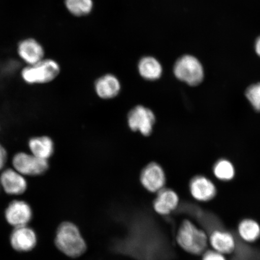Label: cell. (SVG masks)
I'll use <instances>...</instances> for the list:
<instances>
[{"label": "cell", "instance_id": "277c9868", "mask_svg": "<svg viewBox=\"0 0 260 260\" xmlns=\"http://www.w3.org/2000/svg\"><path fill=\"white\" fill-rule=\"evenodd\" d=\"M174 73L177 79L190 86L199 85L205 76L202 63L191 55H185L178 58L174 64Z\"/></svg>", "mask_w": 260, "mask_h": 260}, {"label": "cell", "instance_id": "ac0fdd59", "mask_svg": "<svg viewBox=\"0 0 260 260\" xmlns=\"http://www.w3.org/2000/svg\"><path fill=\"white\" fill-rule=\"evenodd\" d=\"M238 233L244 241L254 242L260 237V225L254 220L245 219L240 222Z\"/></svg>", "mask_w": 260, "mask_h": 260}, {"label": "cell", "instance_id": "cb8c5ba5", "mask_svg": "<svg viewBox=\"0 0 260 260\" xmlns=\"http://www.w3.org/2000/svg\"><path fill=\"white\" fill-rule=\"evenodd\" d=\"M255 48L256 54L260 57V37L256 40Z\"/></svg>", "mask_w": 260, "mask_h": 260}, {"label": "cell", "instance_id": "4fadbf2b", "mask_svg": "<svg viewBox=\"0 0 260 260\" xmlns=\"http://www.w3.org/2000/svg\"><path fill=\"white\" fill-rule=\"evenodd\" d=\"M27 146L30 153L38 158L49 160L54 154L55 143L50 136H34L28 139Z\"/></svg>", "mask_w": 260, "mask_h": 260}, {"label": "cell", "instance_id": "d4e9b609", "mask_svg": "<svg viewBox=\"0 0 260 260\" xmlns=\"http://www.w3.org/2000/svg\"><path fill=\"white\" fill-rule=\"evenodd\" d=\"M0 132H1V126H0Z\"/></svg>", "mask_w": 260, "mask_h": 260}, {"label": "cell", "instance_id": "8fae6325", "mask_svg": "<svg viewBox=\"0 0 260 260\" xmlns=\"http://www.w3.org/2000/svg\"><path fill=\"white\" fill-rule=\"evenodd\" d=\"M189 190L194 199L200 202H207L212 200L217 193L215 184L203 175H197L191 178Z\"/></svg>", "mask_w": 260, "mask_h": 260}, {"label": "cell", "instance_id": "9c48e42d", "mask_svg": "<svg viewBox=\"0 0 260 260\" xmlns=\"http://www.w3.org/2000/svg\"><path fill=\"white\" fill-rule=\"evenodd\" d=\"M32 217L31 208L27 202L14 200L9 204L5 217L10 225L14 228L27 226Z\"/></svg>", "mask_w": 260, "mask_h": 260}, {"label": "cell", "instance_id": "e0dca14e", "mask_svg": "<svg viewBox=\"0 0 260 260\" xmlns=\"http://www.w3.org/2000/svg\"><path fill=\"white\" fill-rule=\"evenodd\" d=\"M138 70L141 77L148 81L160 79L162 73L161 63L155 58L149 56L142 58L140 60Z\"/></svg>", "mask_w": 260, "mask_h": 260}, {"label": "cell", "instance_id": "603a6c76", "mask_svg": "<svg viewBox=\"0 0 260 260\" xmlns=\"http://www.w3.org/2000/svg\"><path fill=\"white\" fill-rule=\"evenodd\" d=\"M7 149L0 143V172L4 170L8 161Z\"/></svg>", "mask_w": 260, "mask_h": 260}, {"label": "cell", "instance_id": "ba28073f", "mask_svg": "<svg viewBox=\"0 0 260 260\" xmlns=\"http://www.w3.org/2000/svg\"><path fill=\"white\" fill-rule=\"evenodd\" d=\"M0 184L5 192L9 195H21L28 188V182L24 175L14 168H5L0 175Z\"/></svg>", "mask_w": 260, "mask_h": 260}, {"label": "cell", "instance_id": "7402d4cb", "mask_svg": "<svg viewBox=\"0 0 260 260\" xmlns=\"http://www.w3.org/2000/svg\"><path fill=\"white\" fill-rule=\"evenodd\" d=\"M203 260H227L225 255L214 250H209L203 253Z\"/></svg>", "mask_w": 260, "mask_h": 260}, {"label": "cell", "instance_id": "2e32d148", "mask_svg": "<svg viewBox=\"0 0 260 260\" xmlns=\"http://www.w3.org/2000/svg\"><path fill=\"white\" fill-rule=\"evenodd\" d=\"M121 89V83L118 78L112 74H107L101 77L95 84L97 95L101 99L109 100L116 97Z\"/></svg>", "mask_w": 260, "mask_h": 260}, {"label": "cell", "instance_id": "ffe728a7", "mask_svg": "<svg viewBox=\"0 0 260 260\" xmlns=\"http://www.w3.org/2000/svg\"><path fill=\"white\" fill-rule=\"evenodd\" d=\"M64 4L68 11L77 16L89 14L93 8L92 0H64Z\"/></svg>", "mask_w": 260, "mask_h": 260}, {"label": "cell", "instance_id": "5b68a950", "mask_svg": "<svg viewBox=\"0 0 260 260\" xmlns=\"http://www.w3.org/2000/svg\"><path fill=\"white\" fill-rule=\"evenodd\" d=\"M12 168L25 177H40L50 170L49 160L36 157L30 152H16L12 158Z\"/></svg>", "mask_w": 260, "mask_h": 260}, {"label": "cell", "instance_id": "5bb4252c", "mask_svg": "<svg viewBox=\"0 0 260 260\" xmlns=\"http://www.w3.org/2000/svg\"><path fill=\"white\" fill-rule=\"evenodd\" d=\"M178 195L169 188L158 191L153 203L154 209L160 215H168L177 209L179 204Z\"/></svg>", "mask_w": 260, "mask_h": 260}, {"label": "cell", "instance_id": "7c38bea8", "mask_svg": "<svg viewBox=\"0 0 260 260\" xmlns=\"http://www.w3.org/2000/svg\"><path fill=\"white\" fill-rule=\"evenodd\" d=\"M18 53L24 62L27 65H31L43 60L45 51L40 42L35 39L28 38L19 44Z\"/></svg>", "mask_w": 260, "mask_h": 260}, {"label": "cell", "instance_id": "9a60e30c", "mask_svg": "<svg viewBox=\"0 0 260 260\" xmlns=\"http://www.w3.org/2000/svg\"><path fill=\"white\" fill-rule=\"evenodd\" d=\"M209 243L213 250L223 255L230 254L235 251L236 242L235 237L225 231L217 230L211 233Z\"/></svg>", "mask_w": 260, "mask_h": 260}, {"label": "cell", "instance_id": "8992f818", "mask_svg": "<svg viewBox=\"0 0 260 260\" xmlns=\"http://www.w3.org/2000/svg\"><path fill=\"white\" fill-rule=\"evenodd\" d=\"M128 125L132 131L148 136L153 131L155 116L151 109L144 106H137L130 110L127 117Z\"/></svg>", "mask_w": 260, "mask_h": 260}, {"label": "cell", "instance_id": "52a82bcc", "mask_svg": "<svg viewBox=\"0 0 260 260\" xmlns=\"http://www.w3.org/2000/svg\"><path fill=\"white\" fill-rule=\"evenodd\" d=\"M166 180L167 177L164 169L155 162L146 165L140 176L143 187L152 193H157L164 188Z\"/></svg>", "mask_w": 260, "mask_h": 260}, {"label": "cell", "instance_id": "d6986e66", "mask_svg": "<svg viewBox=\"0 0 260 260\" xmlns=\"http://www.w3.org/2000/svg\"><path fill=\"white\" fill-rule=\"evenodd\" d=\"M214 176L219 180L229 181L235 177L236 170L233 162L228 159L221 158L217 160L213 168Z\"/></svg>", "mask_w": 260, "mask_h": 260}, {"label": "cell", "instance_id": "7a4b0ae2", "mask_svg": "<svg viewBox=\"0 0 260 260\" xmlns=\"http://www.w3.org/2000/svg\"><path fill=\"white\" fill-rule=\"evenodd\" d=\"M178 245L184 251L193 255H201L207 251L209 237L203 230L189 220L182 223L177 235Z\"/></svg>", "mask_w": 260, "mask_h": 260}, {"label": "cell", "instance_id": "44dd1931", "mask_svg": "<svg viewBox=\"0 0 260 260\" xmlns=\"http://www.w3.org/2000/svg\"><path fill=\"white\" fill-rule=\"evenodd\" d=\"M245 96L256 112H260V82L250 85L245 91Z\"/></svg>", "mask_w": 260, "mask_h": 260}, {"label": "cell", "instance_id": "3957f363", "mask_svg": "<svg viewBox=\"0 0 260 260\" xmlns=\"http://www.w3.org/2000/svg\"><path fill=\"white\" fill-rule=\"evenodd\" d=\"M60 73V67L56 60L44 58L39 62L27 65L22 69L21 76L29 85L45 84L52 82Z\"/></svg>", "mask_w": 260, "mask_h": 260}, {"label": "cell", "instance_id": "30bf717a", "mask_svg": "<svg viewBox=\"0 0 260 260\" xmlns=\"http://www.w3.org/2000/svg\"><path fill=\"white\" fill-rule=\"evenodd\" d=\"M37 236L35 231L27 226L15 228L11 234L10 241L16 251H31L37 244Z\"/></svg>", "mask_w": 260, "mask_h": 260}, {"label": "cell", "instance_id": "6da1fadb", "mask_svg": "<svg viewBox=\"0 0 260 260\" xmlns=\"http://www.w3.org/2000/svg\"><path fill=\"white\" fill-rule=\"evenodd\" d=\"M55 244L59 251L73 258L83 255L87 250V244L79 229L70 222H64L58 226Z\"/></svg>", "mask_w": 260, "mask_h": 260}, {"label": "cell", "instance_id": "484cf974", "mask_svg": "<svg viewBox=\"0 0 260 260\" xmlns=\"http://www.w3.org/2000/svg\"><path fill=\"white\" fill-rule=\"evenodd\" d=\"M2 188V187H1V184H0V188Z\"/></svg>", "mask_w": 260, "mask_h": 260}]
</instances>
